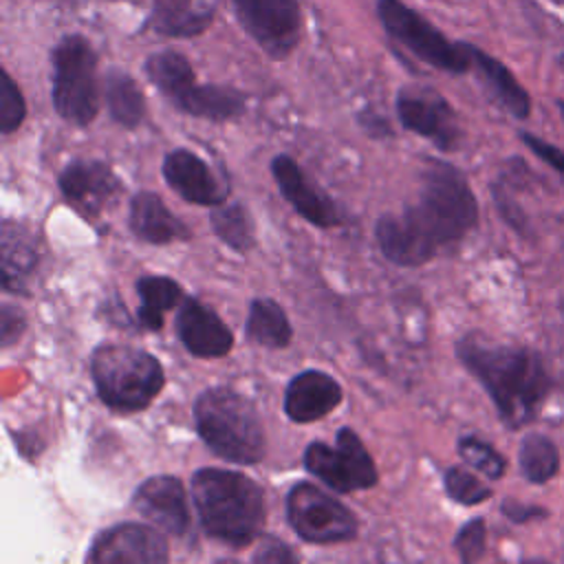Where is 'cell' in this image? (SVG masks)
Here are the masks:
<instances>
[{"label":"cell","mask_w":564,"mask_h":564,"mask_svg":"<svg viewBox=\"0 0 564 564\" xmlns=\"http://www.w3.org/2000/svg\"><path fill=\"white\" fill-rule=\"evenodd\" d=\"M456 357L480 381L509 427L533 423L553 394V379L533 350L485 335L456 341Z\"/></svg>","instance_id":"1"},{"label":"cell","mask_w":564,"mask_h":564,"mask_svg":"<svg viewBox=\"0 0 564 564\" xmlns=\"http://www.w3.org/2000/svg\"><path fill=\"white\" fill-rule=\"evenodd\" d=\"M192 498L207 535L245 546L264 522V496L256 480L240 471L203 467L192 476Z\"/></svg>","instance_id":"2"},{"label":"cell","mask_w":564,"mask_h":564,"mask_svg":"<svg viewBox=\"0 0 564 564\" xmlns=\"http://www.w3.org/2000/svg\"><path fill=\"white\" fill-rule=\"evenodd\" d=\"M403 214L438 251L460 242L478 225V200L458 167L430 159L421 172L419 200Z\"/></svg>","instance_id":"3"},{"label":"cell","mask_w":564,"mask_h":564,"mask_svg":"<svg viewBox=\"0 0 564 564\" xmlns=\"http://www.w3.org/2000/svg\"><path fill=\"white\" fill-rule=\"evenodd\" d=\"M192 410L198 436L216 456L236 465H251L264 456L258 410L240 392L209 388L198 394Z\"/></svg>","instance_id":"4"},{"label":"cell","mask_w":564,"mask_h":564,"mask_svg":"<svg viewBox=\"0 0 564 564\" xmlns=\"http://www.w3.org/2000/svg\"><path fill=\"white\" fill-rule=\"evenodd\" d=\"M90 375L99 399L117 412L143 410L165 381L156 357L128 344L97 346L90 357Z\"/></svg>","instance_id":"5"},{"label":"cell","mask_w":564,"mask_h":564,"mask_svg":"<svg viewBox=\"0 0 564 564\" xmlns=\"http://www.w3.org/2000/svg\"><path fill=\"white\" fill-rule=\"evenodd\" d=\"M51 101L59 119L86 128L99 112L97 53L77 33L64 35L51 51Z\"/></svg>","instance_id":"6"},{"label":"cell","mask_w":564,"mask_h":564,"mask_svg":"<svg viewBox=\"0 0 564 564\" xmlns=\"http://www.w3.org/2000/svg\"><path fill=\"white\" fill-rule=\"evenodd\" d=\"M377 15L386 33L421 62L452 75L471 70V57L465 42L447 40L443 31L405 2L377 0Z\"/></svg>","instance_id":"7"},{"label":"cell","mask_w":564,"mask_h":564,"mask_svg":"<svg viewBox=\"0 0 564 564\" xmlns=\"http://www.w3.org/2000/svg\"><path fill=\"white\" fill-rule=\"evenodd\" d=\"M304 467L339 494L370 489L377 485L375 460L350 427H341L337 432L335 447L322 441L311 443L304 452Z\"/></svg>","instance_id":"8"},{"label":"cell","mask_w":564,"mask_h":564,"mask_svg":"<svg viewBox=\"0 0 564 564\" xmlns=\"http://www.w3.org/2000/svg\"><path fill=\"white\" fill-rule=\"evenodd\" d=\"M286 518L291 529L313 544L346 542L357 533V520L350 509L311 482L291 487L286 496Z\"/></svg>","instance_id":"9"},{"label":"cell","mask_w":564,"mask_h":564,"mask_svg":"<svg viewBox=\"0 0 564 564\" xmlns=\"http://www.w3.org/2000/svg\"><path fill=\"white\" fill-rule=\"evenodd\" d=\"M240 26L273 59H284L300 42L302 9L297 0H231Z\"/></svg>","instance_id":"10"},{"label":"cell","mask_w":564,"mask_h":564,"mask_svg":"<svg viewBox=\"0 0 564 564\" xmlns=\"http://www.w3.org/2000/svg\"><path fill=\"white\" fill-rule=\"evenodd\" d=\"M397 117L401 126L427 141L441 152H454L460 143V126L452 104L432 88L403 86L397 93Z\"/></svg>","instance_id":"11"},{"label":"cell","mask_w":564,"mask_h":564,"mask_svg":"<svg viewBox=\"0 0 564 564\" xmlns=\"http://www.w3.org/2000/svg\"><path fill=\"white\" fill-rule=\"evenodd\" d=\"M167 542L156 527L119 522L93 540L86 564H167Z\"/></svg>","instance_id":"12"},{"label":"cell","mask_w":564,"mask_h":564,"mask_svg":"<svg viewBox=\"0 0 564 564\" xmlns=\"http://www.w3.org/2000/svg\"><path fill=\"white\" fill-rule=\"evenodd\" d=\"M57 185L66 203L84 218H97L123 189L115 170L97 159L70 161L59 172Z\"/></svg>","instance_id":"13"},{"label":"cell","mask_w":564,"mask_h":564,"mask_svg":"<svg viewBox=\"0 0 564 564\" xmlns=\"http://www.w3.org/2000/svg\"><path fill=\"white\" fill-rule=\"evenodd\" d=\"M161 172L170 189H174L187 203L218 207L227 200L229 187L218 181V176L205 163V159H200L196 152L187 148H176L167 152Z\"/></svg>","instance_id":"14"},{"label":"cell","mask_w":564,"mask_h":564,"mask_svg":"<svg viewBox=\"0 0 564 564\" xmlns=\"http://www.w3.org/2000/svg\"><path fill=\"white\" fill-rule=\"evenodd\" d=\"M271 174L280 194L304 220L324 229L341 223V214L337 205L319 187H315L308 181L304 170L289 154L273 156Z\"/></svg>","instance_id":"15"},{"label":"cell","mask_w":564,"mask_h":564,"mask_svg":"<svg viewBox=\"0 0 564 564\" xmlns=\"http://www.w3.org/2000/svg\"><path fill=\"white\" fill-rule=\"evenodd\" d=\"M132 505L152 527L170 535H183L189 529L187 494L183 482L174 476H152L143 480L132 496Z\"/></svg>","instance_id":"16"},{"label":"cell","mask_w":564,"mask_h":564,"mask_svg":"<svg viewBox=\"0 0 564 564\" xmlns=\"http://www.w3.org/2000/svg\"><path fill=\"white\" fill-rule=\"evenodd\" d=\"M176 335L183 346L200 359L223 357L234 346V335L225 322L203 302L185 297L176 313Z\"/></svg>","instance_id":"17"},{"label":"cell","mask_w":564,"mask_h":564,"mask_svg":"<svg viewBox=\"0 0 564 564\" xmlns=\"http://www.w3.org/2000/svg\"><path fill=\"white\" fill-rule=\"evenodd\" d=\"M341 386L322 370H304L295 375L284 392V412L295 423L324 419L341 403Z\"/></svg>","instance_id":"18"},{"label":"cell","mask_w":564,"mask_h":564,"mask_svg":"<svg viewBox=\"0 0 564 564\" xmlns=\"http://www.w3.org/2000/svg\"><path fill=\"white\" fill-rule=\"evenodd\" d=\"M170 104L176 110L205 121H231L247 110V97L238 88L200 84L198 79L185 86L183 93H178Z\"/></svg>","instance_id":"19"},{"label":"cell","mask_w":564,"mask_h":564,"mask_svg":"<svg viewBox=\"0 0 564 564\" xmlns=\"http://www.w3.org/2000/svg\"><path fill=\"white\" fill-rule=\"evenodd\" d=\"M128 223L132 234L150 245H167L189 238L187 225L174 216L163 198L154 192H139L132 196Z\"/></svg>","instance_id":"20"},{"label":"cell","mask_w":564,"mask_h":564,"mask_svg":"<svg viewBox=\"0 0 564 564\" xmlns=\"http://www.w3.org/2000/svg\"><path fill=\"white\" fill-rule=\"evenodd\" d=\"M216 18V0H152L148 29L165 37H196Z\"/></svg>","instance_id":"21"},{"label":"cell","mask_w":564,"mask_h":564,"mask_svg":"<svg viewBox=\"0 0 564 564\" xmlns=\"http://www.w3.org/2000/svg\"><path fill=\"white\" fill-rule=\"evenodd\" d=\"M375 236L383 258L399 267H419L436 256V249L403 216V212L381 216L377 220Z\"/></svg>","instance_id":"22"},{"label":"cell","mask_w":564,"mask_h":564,"mask_svg":"<svg viewBox=\"0 0 564 564\" xmlns=\"http://www.w3.org/2000/svg\"><path fill=\"white\" fill-rule=\"evenodd\" d=\"M467 53L471 57V68L487 86L491 97L516 119H527L531 115V97L524 86L516 79V75L496 57L485 53L482 48L467 44Z\"/></svg>","instance_id":"23"},{"label":"cell","mask_w":564,"mask_h":564,"mask_svg":"<svg viewBox=\"0 0 564 564\" xmlns=\"http://www.w3.org/2000/svg\"><path fill=\"white\" fill-rule=\"evenodd\" d=\"M37 264V247L33 234L15 223L2 225V284L18 293L26 286L29 275Z\"/></svg>","instance_id":"24"},{"label":"cell","mask_w":564,"mask_h":564,"mask_svg":"<svg viewBox=\"0 0 564 564\" xmlns=\"http://www.w3.org/2000/svg\"><path fill=\"white\" fill-rule=\"evenodd\" d=\"M104 104L115 123L134 130L145 119V97L132 75L121 68H110L104 77Z\"/></svg>","instance_id":"25"},{"label":"cell","mask_w":564,"mask_h":564,"mask_svg":"<svg viewBox=\"0 0 564 564\" xmlns=\"http://www.w3.org/2000/svg\"><path fill=\"white\" fill-rule=\"evenodd\" d=\"M137 293L141 300L139 322L148 330H161L165 313L183 304V289L176 280L165 275H143L137 280Z\"/></svg>","instance_id":"26"},{"label":"cell","mask_w":564,"mask_h":564,"mask_svg":"<svg viewBox=\"0 0 564 564\" xmlns=\"http://www.w3.org/2000/svg\"><path fill=\"white\" fill-rule=\"evenodd\" d=\"M245 335L267 348H284L291 341V322L284 308L271 297H256L249 304V315L245 322Z\"/></svg>","instance_id":"27"},{"label":"cell","mask_w":564,"mask_h":564,"mask_svg":"<svg viewBox=\"0 0 564 564\" xmlns=\"http://www.w3.org/2000/svg\"><path fill=\"white\" fill-rule=\"evenodd\" d=\"M518 463L527 480L535 485H544L560 471L557 445L540 432H529L520 441Z\"/></svg>","instance_id":"28"},{"label":"cell","mask_w":564,"mask_h":564,"mask_svg":"<svg viewBox=\"0 0 564 564\" xmlns=\"http://www.w3.org/2000/svg\"><path fill=\"white\" fill-rule=\"evenodd\" d=\"M212 231L234 251H249L253 247V223L240 203H223L209 214Z\"/></svg>","instance_id":"29"},{"label":"cell","mask_w":564,"mask_h":564,"mask_svg":"<svg viewBox=\"0 0 564 564\" xmlns=\"http://www.w3.org/2000/svg\"><path fill=\"white\" fill-rule=\"evenodd\" d=\"M458 454L469 467L478 469L480 474H485L491 480H498L505 476V469H507L505 458L489 443H485L476 436L458 438Z\"/></svg>","instance_id":"30"},{"label":"cell","mask_w":564,"mask_h":564,"mask_svg":"<svg viewBox=\"0 0 564 564\" xmlns=\"http://www.w3.org/2000/svg\"><path fill=\"white\" fill-rule=\"evenodd\" d=\"M26 117V101L18 86V82L9 75V70L0 68V132H15Z\"/></svg>","instance_id":"31"},{"label":"cell","mask_w":564,"mask_h":564,"mask_svg":"<svg viewBox=\"0 0 564 564\" xmlns=\"http://www.w3.org/2000/svg\"><path fill=\"white\" fill-rule=\"evenodd\" d=\"M443 482L447 496L460 505H480L491 496V489L463 467H449L443 476Z\"/></svg>","instance_id":"32"},{"label":"cell","mask_w":564,"mask_h":564,"mask_svg":"<svg viewBox=\"0 0 564 564\" xmlns=\"http://www.w3.org/2000/svg\"><path fill=\"white\" fill-rule=\"evenodd\" d=\"M454 546L458 551L460 564H476L487 546V527L482 518H471L456 533Z\"/></svg>","instance_id":"33"},{"label":"cell","mask_w":564,"mask_h":564,"mask_svg":"<svg viewBox=\"0 0 564 564\" xmlns=\"http://www.w3.org/2000/svg\"><path fill=\"white\" fill-rule=\"evenodd\" d=\"M520 139L540 161H544L551 170H555L564 178V150L562 148H557V145L549 143L546 139H542L538 134H531L527 130L520 132Z\"/></svg>","instance_id":"34"},{"label":"cell","mask_w":564,"mask_h":564,"mask_svg":"<svg viewBox=\"0 0 564 564\" xmlns=\"http://www.w3.org/2000/svg\"><path fill=\"white\" fill-rule=\"evenodd\" d=\"M253 560H256V564H300L293 549L271 535L260 540Z\"/></svg>","instance_id":"35"},{"label":"cell","mask_w":564,"mask_h":564,"mask_svg":"<svg viewBox=\"0 0 564 564\" xmlns=\"http://www.w3.org/2000/svg\"><path fill=\"white\" fill-rule=\"evenodd\" d=\"M500 511L511 520V522H531L535 518H544L546 509L535 507V505H527V502H518V500H505Z\"/></svg>","instance_id":"36"},{"label":"cell","mask_w":564,"mask_h":564,"mask_svg":"<svg viewBox=\"0 0 564 564\" xmlns=\"http://www.w3.org/2000/svg\"><path fill=\"white\" fill-rule=\"evenodd\" d=\"M2 344L9 346L15 337H20V333L24 330V317L18 308L13 306H2Z\"/></svg>","instance_id":"37"},{"label":"cell","mask_w":564,"mask_h":564,"mask_svg":"<svg viewBox=\"0 0 564 564\" xmlns=\"http://www.w3.org/2000/svg\"><path fill=\"white\" fill-rule=\"evenodd\" d=\"M359 121H361L364 130H366L370 137H377V139H379V137L392 134V130H390V126H388V119H383V117L375 115L372 110H368V112L359 115Z\"/></svg>","instance_id":"38"},{"label":"cell","mask_w":564,"mask_h":564,"mask_svg":"<svg viewBox=\"0 0 564 564\" xmlns=\"http://www.w3.org/2000/svg\"><path fill=\"white\" fill-rule=\"evenodd\" d=\"M520 564H551V562H546L542 557H524Z\"/></svg>","instance_id":"39"},{"label":"cell","mask_w":564,"mask_h":564,"mask_svg":"<svg viewBox=\"0 0 564 564\" xmlns=\"http://www.w3.org/2000/svg\"><path fill=\"white\" fill-rule=\"evenodd\" d=\"M557 106H560V112H562V119H564V99H560Z\"/></svg>","instance_id":"40"},{"label":"cell","mask_w":564,"mask_h":564,"mask_svg":"<svg viewBox=\"0 0 564 564\" xmlns=\"http://www.w3.org/2000/svg\"><path fill=\"white\" fill-rule=\"evenodd\" d=\"M216 564H238V562H231V560H220V562H216Z\"/></svg>","instance_id":"41"},{"label":"cell","mask_w":564,"mask_h":564,"mask_svg":"<svg viewBox=\"0 0 564 564\" xmlns=\"http://www.w3.org/2000/svg\"><path fill=\"white\" fill-rule=\"evenodd\" d=\"M560 308H562V315H564V302H562V306H560Z\"/></svg>","instance_id":"42"}]
</instances>
